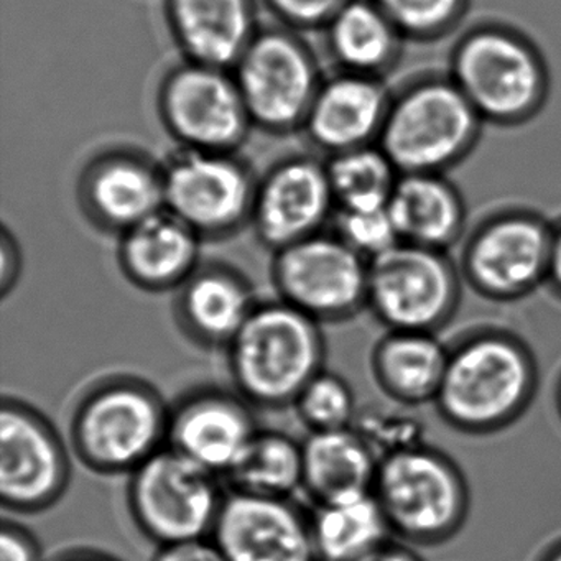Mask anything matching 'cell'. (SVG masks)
<instances>
[{
	"instance_id": "obj_37",
	"label": "cell",
	"mask_w": 561,
	"mask_h": 561,
	"mask_svg": "<svg viewBox=\"0 0 561 561\" xmlns=\"http://www.w3.org/2000/svg\"><path fill=\"white\" fill-rule=\"evenodd\" d=\"M0 255H2V268H0V294L8 295L18 284L21 277L22 257L18 241L11 232L4 228L0 238Z\"/></svg>"
},
{
	"instance_id": "obj_35",
	"label": "cell",
	"mask_w": 561,
	"mask_h": 561,
	"mask_svg": "<svg viewBox=\"0 0 561 561\" xmlns=\"http://www.w3.org/2000/svg\"><path fill=\"white\" fill-rule=\"evenodd\" d=\"M0 561H42L37 538L15 522L0 525Z\"/></svg>"
},
{
	"instance_id": "obj_19",
	"label": "cell",
	"mask_w": 561,
	"mask_h": 561,
	"mask_svg": "<svg viewBox=\"0 0 561 561\" xmlns=\"http://www.w3.org/2000/svg\"><path fill=\"white\" fill-rule=\"evenodd\" d=\"M392 93L382 78L340 73L323 80L304 124L308 139L330 156L379 142Z\"/></svg>"
},
{
	"instance_id": "obj_17",
	"label": "cell",
	"mask_w": 561,
	"mask_h": 561,
	"mask_svg": "<svg viewBox=\"0 0 561 561\" xmlns=\"http://www.w3.org/2000/svg\"><path fill=\"white\" fill-rule=\"evenodd\" d=\"M257 430L251 403L239 393L202 387L170 409L167 446L225 476Z\"/></svg>"
},
{
	"instance_id": "obj_11",
	"label": "cell",
	"mask_w": 561,
	"mask_h": 561,
	"mask_svg": "<svg viewBox=\"0 0 561 561\" xmlns=\"http://www.w3.org/2000/svg\"><path fill=\"white\" fill-rule=\"evenodd\" d=\"M278 298L318 323H341L367 308L369 261L336 234L311 236L275 251Z\"/></svg>"
},
{
	"instance_id": "obj_42",
	"label": "cell",
	"mask_w": 561,
	"mask_h": 561,
	"mask_svg": "<svg viewBox=\"0 0 561 561\" xmlns=\"http://www.w3.org/2000/svg\"><path fill=\"white\" fill-rule=\"evenodd\" d=\"M554 407H557V413L561 420V373L558 376L557 386H554Z\"/></svg>"
},
{
	"instance_id": "obj_28",
	"label": "cell",
	"mask_w": 561,
	"mask_h": 561,
	"mask_svg": "<svg viewBox=\"0 0 561 561\" xmlns=\"http://www.w3.org/2000/svg\"><path fill=\"white\" fill-rule=\"evenodd\" d=\"M222 478L232 492L288 497L304 488L301 442L277 430H257Z\"/></svg>"
},
{
	"instance_id": "obj_7",
	"label": "cell",
	"mask_w": 561,
	"mask_h": 561,
	"mask_svg": "<svg viewBox=\"0 0 561 561\" xmlns=\"http://www.w3.org/2000/svg\"><path fill=\"white\" fill-rule=\"evenodd\" d=\"M553 225L528 209L485 216L462 242L458 267L476 295L514 304L548 284Z\"/></svg>"
},
{
	"instance_id": "obj_41",
	"label": "cell",
	"mask_w": 561,
	"mask_h": 561,
	"mask_svg": "<svg viewBox=\"0 0 561 561\" xmlns=\"http://www.w3.org/2000/svg\"><path fill=\"white\" fill-rule=\"evenodd\" d=\"M538 561H561V538L551 543L547 550H543Z\"/></svg>"
},
{
	"instance_id": "obj_34",
	"label": "cell",
	"mask_w": 561,
	"mask_h": 561,
	"mask_svg": "<svg viewBox=\"0 0 561 561\" xmlns=\"http://www.w3.org/2000/svg\"><path fill=\"white\" fill-rule=\"evenodd\" d=\"M268 11L284 27L313 31L324 25L351 0H264Z\"/></svg>"
},
{
	"instance_id": "obj_10",
	"label": "cell",
	"mask_w": 561,
	"mask_h": 561,
	"mask_svg": "<svg viewBox=\"0 0 561 561\" xmlns=\"http://www.w3.org/2000/svg\"><path fill=\"white\" fill-rule=\"evenodd\" d=\"M231 71L252 124L272 134L304 129L323 83L313 51L287 27L259 31Z\"/></svg>"
},
{
	"instance_id": "obj_8",
	"label": "cell",
	"mask_w": 561,
	"mask_h": 561,
	"mask_svg": "<svg viewBox=\"0 0 561 561\" xmlns=\"http://www.w3.org/2000/svg\"><path fill=\"white\" fill-rule=\"evenodd\" d=\"M225 497L215 472L170 446L134 469L127 484L130 517L159 547L211 537Z\"/></svg>"
},
{
	"instance_id": "obj_27",
	"label": "cell",
	"mask_w": 561,
	"mask_h": 561,
	"mask_svg": "<svg viewBox=\"0 0 561 561\" xmlns=\"http://www.w3.org/2000/svg\"><path fill=\"white\" fill-rule=\"evenodd\" d=\"M310 520L320 561H357L393 540L389 522L374 494L317 505Z\"/></svg>"
},
{
	"instance_id": "obj_5",
	"label": "cell",
	"mask_w": 561,
	"mask_h": 561,
	"mask_svg": "<svg viewBox=\"0 0 561 561\" xmlns=\"http://www.w3.org/2000/svg\"><path fill=\"white\" fill-rule=\"evenodd\" d=\"M170 409L150 383L129 376L101 380L75 407L70 442L91 471L133 472L167 446Z\"/></svg>"
},
{
	"instance_id": "obj_25",
	"label": "cell",
	"mask_w": 561,
	"mask_h": 561,
	"mask_svg": "<svg viewBox=\"0 0 561 561\" xmlns=\"http://www.w3.org/2000/svg\"><path fill=\"white\" fill-rule=\"evenodd\" d=\"M304 448V488L317 505L373 494L379 456L351 428L310 432Z\"/></svg>"
},
{
	"instance_id": "obj_18",
	"label": "cell",
	"mask_w": 561,
	"mask_h": 561,
	"mask_svg": "<svg viewBox=\"0 0 561 561\" xmlns=\"http://www.w3.org/2000/svg\"><path fill=\"white\" fill-rule=\"evenodd\" d=\"M80 195L98 228L124 234L165 208L162 167L139 153H104L84 170Z\"/></svg>"
},
{
	"instance_id": "obj_16",
	"label": "cell",
	"mask_w": 561,
	"mask_h": 561,
	"mask_svg": "<svg viewBox=\"0 0 561 561\" xmlns=\"http://www.w3.org/2000/svg\"><path fill=\"white\" fill-rule=\"evenodd\" d=\"M211 538L226 561H320L310 517L288 497L231 492Z\"/></svg>"
},
{
	"instance_id": "obj_1",
	"label": "cell",
	"mask_w": 561,
	"mask_h": 561,
	"mask_svg": "<svg viewBox=\"0 0 561 561\" xmlns=\"http://www.w3.org/2000/svg\"><path fill=\"white\" fill-rule=\"evenodd\" d=\"M538 382L534 351L518 334L499 327L474 328L449 344L433 405L456 432L494 435L527 413Z\"/></svg>"
},
{
	"instance_id": "obj_38",
	"label": "cell",
	"mask_w": 561,
	"mask_h": 561,
	"mask_svg": "<svg viewBox=\"0 0 561 561\" xmlns=\"http://www.w3.org/2000/svg\"><path fill=\"white\" fill-rule=\"evenodd\" d=\"M357 561H425L412 545L399 540L387 541L382 547L374 550Z\"/></svg>"
},
{
	"instance_id": "obj_4",
	"label": "cell",
	"mask_w": 561,
	"mask_h": 561,
	"mask_svg": "<svg viewBox=\"0 0 561 561\" xmlns=\"http://www.w3.org/2000/svg\"><path fill=\"white\" fill-rule=\"evenodd\" d=\"M449 78L484 123L518 126L548 96L543 57L520 32L484 24L466 32L449 58Z\"/></svg>"
},
{
	"instance_id": "obj_32",
	"label": "cell",
	"mask_w": 561,
	"mask_h": 561,
	"mask_svg": "<svg viewBox=\"0 0 561 561\" xmlns=\"http://www.w3.org/2000/svg\"><path fill=\"white\" fill-rule=\"evenodd\" d=\"M334 232L341 241L359 252L367 261L379 257L400 244L389 206L374 209H336Z\"/></svg>"
},
{
	"instance_id": "obj_6",
	"label": "cell",
	"mask_w": 561,
	"mask_h": 561,
	"mask_svg": "<svg viewBox=\"0 0 561 561\" xmlns=\"http://www.w3.org/2000/svg\"><path fill=\"white\" fill-rule=\"evenodd\" d=\"M482 124L448 73L432 75L392 94L377 146L400 175L445 173L474 149Z\"/></svg>"
},
{
	"instance_id": "obj_13",
	"label": "cell",
	"mask_w": 561,
	"mask_h": 561,
	"mask_svg": "<svg viewBox=\"0 0 561 561\" xmlns=\"http://www.w3.org/2000/svg\"><path fill=\"white\" fill-rule=\"evenodd\" d=\"M159 111L170 136L186 149L236 152L254 127L232 71L195 61L163 78Z\"/></svg>"
},
{
	"instance_id": "obj_15",
	"label": "cell",
	"mask_w": 561,
	"mask_h": 561,
	"mask_svg": "<svg viewBox=\"0 0 561 561\" xmlns=\"http://www.w3.org/2000/svg\"><path fill=\"white\" fill-rule=\"evenodd\" d=\"M336 213L327 162L294 156L257 182L251 225L262 244L278 251L320 234Z\"/></svg>"
},
{
	"instance_id": "obj_21",
	"label": "cell",
	"mask_w": 561,
	"mask_h": 561,
	"mask_svg": "<svg viewBox=\"0 0 561 561\" xmlns=\"http://www.w3.org/2000/svg\"><path fill=\"white\" fill-rule=\"evenodd\" d=\"M259 301L248 278L226 264L199 265L179 288L175 317L183 333L205 347H228Z\"/></svg>"
},
{
	"instance_id": "obj_31",
	"label": "cell",
	"mask_w": 561,
	"mask_h": 561,
	"mask_svg": "<svg viewBox=\"0 0 561 561\" xmlns=\"http://www.w3.org/2000/svg\"><path fill=\"white\" fill-rule=\"evenodd\" d=\"M403 38L436 41L465 18L469 0H373Z\"/></svg>"
},
{
	"instance_id": "obj_30",
	"label": "cell",
	"mask_w": 561,
	"mask_h": 561,
	"mask_svg": "<svg viewBox=\"0 0 561 561\" xmlns=\"http://www.w3.org/2000/svg\"><path fill=\"white\" fill-rule=\"evenodd\" d=\"M295 410L310 432L351 428L359 409L350 382L328 370H321L298 396Z\"/></svg>"
},
{
	"instance_id": "obj_20",
	"label": "cell",
	"mask_w": 561,
	"mask_h": 561,
	"mask_svg": "<svg viewBox=\"0 0 561 561\" xmlns=\"http://www.w3.org/2000/svg\"><path fill=\"white\" fill-rule=\"evenodd\" d=\"M202 241L179 216L160 209L121 234V271L142 290H179L202 265Z\"/></svg>"
},
{
	"instance_id": "obj_23",
	"label": "cell",
	"mask_w": 561,
	"mask_h": 561,
	"mask_svg": "<svg viewBox=\"0 0 561 561\" xmlns=\"http://www.w3.org/2000/svg\"><path fill=\"white\" fill-rule=\"evenodd\" d=\"M389 213L405 244L448 252L465 234V199L445 173L400 175Z\"/></svg>"
},
{
	"instance_id": "obj_29",
	"label": "cell",
	"mask_w": 561,
	"mask_h": 561,
	"mask_svg": "<svg viewBox=\"0 0 561 561\" xmlns=\"http://www.w3.org/2000/svg\"><path fill=\"white\" fill-rule=\"evenodd\" d=\"M327 170L336 209L386 208L400 176L377 144L328 157Z\"/></svg>"
},
{
	"instance_id": "obj_24",
	"label": "cell",
	"mask_w": 561,
	"mask_h": 561,
	"mask_svg": "<svg viewBox=\"0 0 561 561\" xmlns=\"http://www.w3.org/2000/svg\"><path fill=\"white\" fill-rule=\"evenodd\" d=\"M449 344L438 333L387 331L370 353V373L396 405L413 409L435 402L448 363Z\"/></svg>"
},
{
	"instance_id": "obj_40",
	"label": "cell",
	"mask_w": 561,
	"mask_h": 561,
	"mask_svg": "<svg viewBox=\"0 0 561 561\" xmlns=\"http://www.w3.org/2000/svg\"><path fill=\"white\" fill-rule=\"evenodd\" d=\"M57 561H119L116 558L110 557V554L100 553V551L93 550H78L68 551V553L61 554Z\"/></svg>"
},
{
	"instance_id": "obj_12",
	"label": "cell",
	"mask_w": 561,
	"mask_h": 561,
	"mask_svg": "<svg viewBox=\"0 0 561 561\" xmlns=\"http://www.w3.org/2000/svg\"><path fill=\"white\" fill-rule=\"evenodd\" d=\"M162 175L165 208L203 239L228 238L251 222L257 180L234 152L179 147Z\"/></svg>"
},
{
	"instance_id": "obj_36",
	"label": "cell",
	"mask_w": 561,
	"mask_h": 561,
	"mask_svg": "<svg viewBox=\"0 0 561 561\" xmlns=\"http://www.w3.org/2000/svg\"><path fill=\"white\" fill-rule=\"evenodd\" d=\"M152 561H226L225 554L211 537L162 545Z\"/></svg>"
},
{
	"instance_id": "obj_9",
	"label": "cell",
	"mask_w": 561,
	"mask_h": 561,
	"mask_svg": "<svg viewBox=\"0 0 561 561\" xmlns=\"http://www.w3.org/2000/svg\"><path fill=\"white\" fill-rule=\"evenodd\" d=\"M462 285L448 252L400 242L369 261L367 308L387 331L438 333L455 318Z\"/></svg>"
},
{
	"instance_id": "obj_14",
	"label": "cell",
	"mask_w": 561,
	"mask_h": 561,
	"mask_svg": "<svg viewBox=\"0 0 561 561\" xmlns=\"http://www.w3.org/2000/svg\"><path fill=\"white\" fill-rule=\"evenodd\" d=\"M0 501L35 514L60 501L71 465L60 433L38 410L5 397L0 407Z\"/></svg>"
},
{
	"instance_id": "obj_39",
	"label": "cell",
	"mask_w": 561,
	"mask_h": 561,
	"mask_svg": "<svg viewBox=\"0 0 561 561\" xmlns=\"http://www.w3.org/2000/svg\"><path fill=\"white\" fill-rule=\"evenodd\" d=\"M547 287L561 300V221L553 225V242H551L550 274Z\"/></svg>"
},
{
	"instance_id": "obj_33",
	"label": "cell",
	"mask_w": 561,
	"mask_h": 561,
	"mask_svg": "<svg viewBox=\"0 0 561 561\" xmlns=\"http://www.w3.org/2000/svg\"><path fill=\"white\" fill-rule=\"evenodd\" d=\"M403 409H373L364 412L359 410L354 428L369 443L379 459L390 453L425 442L422 423L403 412Z\"/></svg>"
},
{
	"instance_id": "obj_22",
	"label": "cell",
	"mask_w": 561,
	"mask_h": 561,
	"mask_svg": "<svg viewBox=\"0 0 561 561\" xmlns=\"http://www.w3.org/2000/svg\"><path fill=\"white\" fill-rule=\"evenodd\" d=\"M167 19L186 60L232 70L257 28L254 0H167Z\"/></svg>"
},
{
	"instance_id": "obj_2",
	"label": "cell",
	"mask_w": 561,
	"mask_h": 561,
	"mask_svg": "<svg viewBox=\"0 0 561 561\" xmlns=\"http://www.w3.org/2000/svg\"><path fill=\"white\" fill-rule=\"evenodd\" d=\"M236 393L259 409L295 405L301 390L324 370L321 323L277 298L259 301L228 347Z\"/></svg>"
},
{
	"instance_id": "obj_3",
	"label": "cell",
	"mask_w": 561,
	"mask_h": 561,
	"mask_svg": "<svg viewBox=\"0 0 561 561\" xmlns=\"http://www.w3.org/2000/svg\"><path fill=\"white\" fill-rule=\"evenodd\" d=\"M373 494L393 538L412 547L451 540L471 511L465 472L451 456L426 442L380 458Z\"/></svg>"
},
{
	"instance_id": "obj_26",
	"label": "cell",
	"mask_w": 561,
	"mask_h": 561,
	"mask_svg": "<svg viewBox=\"0 0 561 561\" xmlns=\"http://www.w3.org/2000/svg\"><path fill=\"white\" fill-rule=\"evenodd\" d=\"M328 54L340 71L382 78L397 64L402 37L373 0H351L324 25Z\"/></svg>"
}]
</instances>
